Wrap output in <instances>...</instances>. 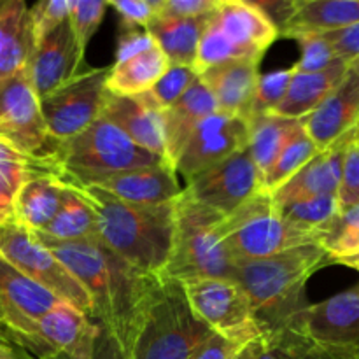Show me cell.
<instances>
[{"label": "cell", "mask_w": 359, "mask_h": 359, "mask_svg": "<svg viewBox=\"0 0 359 359\" xmlns=\"http://www.w3.org/2000/svg\"><path fill=\"white\" fill-rule=\"evenodd\" d=\"M37 237L86 291L93 321L111 330L128 354L147 297L161 277L137 270L98 238L58 242Z\"/></svg>", "instance_id": "1"}, {"label": "cell", "mask_w": 359, "mask_h": 359, "mask_svg": "<svg viewBox=\"0 0 359 359\" xmlns=\"http://www.w3.org/2000/svg\"><path fill=\"white\" fill-rule=\"evenodd\" d=\"M330 265L319 244H305L277 255L235 262V279L251 300L262 335L286 326H300L309 307L307 280Z\"/></svg>", "instance_id": "2"}, {"label": "cell", "mask_w": 359, "mask_h": 359, "mask_svg": "<svg viewBox=\"0 0 359 359\" xmlns=\"http://www.w3.org/2000/svg\"><path fill=\"white\" fill-rule=\"evenodd\" d=\"M97 217L98 241L140 272L161 277L172 251L175 200L160 205H139L86 186L77 188Z\"/></svg>", "instance_id": "3"}, {"label": "cell", "mask_w": 359, "mask_h": 359, "mask_svg": "<svg viewBox=\"0 0 359 359\" xmlns=\"http://www.w3.org/2000/svg\"><path fill=\"white\" fill-rule=\"evenodd\" d=\"M212 333L189 307L181 283L160 279L137 323L128 359H189Z\"/></svg>", "instance_id": "4"}, {"label": "cell", "mask_w": 359, "mask_h": 359, "mask_svg": "<svg viewBox=\"0 0 359 359\" xmlns=\"http://www.w3.org/2000/svg\"><path fill=\"white\" fill-rule=\"evenodd\" d=\"M223 214L202 205L182 189L175 200V224L170 258L161 279H235V259L219 233Z\"/></svg>", "instance_id": "5"}, {"label": "cell", "mask_w": 359, "mask_h": 359, "mask_svg": "<svg viewBox=\"0 0 359 359\" xmlns=\"http://www.w3.org/2000/svg\"><path fill=\"white\" fill-rule=\"evenodd\" d=\"M163 158L137 146L112 123L98 118L60 146L58 177L74 188H86L104 175L156 167Z\"/></svg>", "instance_id": "6"}, {"label": "cell", "mask_w": 359, "mask_h": 359, "mask_svg": "<svg viewBox=\"0 0 359 359\" xmlns=\"http://www.w3.org/2000/svg\"><path fill=\"white\" fill-rule=\"evenodd\" d=\"M219 233L235 262L277 255L305 244H318L312 233L291 226L277 209L272 193L259 189L223 217Z\"/></svg>", "instance_id": "7"}, {"label": "cell", "mask_w": 359, "mask_h": 359, "mask_svg": "<svg viewBox=\"0 0 359 359\" xmlns=\"http://www.w3.org/2000/svg\"><path fill=\"white\" fill-rule=\"evenodd\" d=\"M0 137L41 170L58 175L62 142L53 139L46 128L28 69L0 88Z\"/></svg>", "instance_id": "8"}, {"label": "cell", "mask_w": 359, "mask_h": 359, "mask_svg": "<svg viewBox=\"0 0 359 359\" xmlns=\"http://www.w3.org/2000/svg\"><path fill=\"white\" fill-rule=\"evenodd\" d=\"M0 256L32 283L39 284L53 297L77 309L81 314L93 321V307L86 291L56 259V256L39 241L34 231L27 230L14 219L2 224Z\"/></svg>", "instance_id": "9"}, {"label": "cell", "mask_w": 359, "mask_h": 359, "mask_svg": "<svg viewBox=\"0 0 359 359\" xmlns=\"http://www.w3.org/2000/svg\"><path fill=\"white\" fill-rule=\"evenodd\" d=\"M186 300L196 316L217 335L245 346L262 339L251 300L233 279H189L181 283Z\"/></svg>", "instance_id": "10"}, {"label": "cell", "mask_w": 359, "mask_h": 359, "mask_svg": "<svg viewBox=\"0 0 359 359\" xmlns=\"http://www.w3.org/2000/svg\"><path fill=\"white\" fill-rule=\"evenodd\" d=\"M111 67L81 70L70 81L39 100L49 135L58 142L72 139L102 114Z\"/></svg>", "instance_id": "11"}, {"label": "cell", "mask_w": 359, "mask_h": 359, "mask_svg": "<svg viewBox=\"0 0 359 359\" xmlns=\"http://www.w3.org/2000/svg\"><path fill=\"white\" fill-rule=\"evenodd\" d=\"M259 189H263L262 179L248 146L195 175L184 186L186 195L223 216L233 212Z\"/></svg>", "instance_id": "12"}, {"label": "cell", "mask_w": 359, "mask_h": 359, "mask_svg": "<svg viewBox=\"0 0 359 359\" xmlns=\"http://www.w3.org/2000/svg\"><path fill=\"white\" fill-rule=\"evenodd\" d=\"M249 140V123L241 118L214 112L207 116L193 135L189 137L186 146L182 147L175 172L191 181L195 175L202 174L207 168L221 163L237 151L244 149Z\"/></svg>", "instance_id": "13"}, {"label": "cell", "mask_w": 359, "mask_h": 359, "mask_svg": "<svg viewBox=\"0 0 359 359\" xmlns=\"http://www.w3.org/2000/svg\"><path fill=\"white\" fill-rule=\"evenodd\" d=\"M210 25L237 60L262 62L266 49L279 37V30L263 11L244 0H217Z\"/></svg>", "instance_id": "14"}, {"label": "cell", "mask_w": 359, "mask_h": 359, "mask_svg": "<svg viewBox=\"0 0 359 359\" xmlns=\"http://www.w3.org/2000/svg\"><path fill=\"white\" fill-rule=\"evenodd\" d=\"M58 304L62 300L27 279L0 256V339L34 332L39 319Z\"/></svg>", "instance_id": "15"}, {"label": "cell", "mask_w": 359, "mask_h": 359, "mask_svg": "<svg viewBox=\"0 0 359 359\" xmlns=\"http://www.w3.org/2000/svg\"><path fill=\"white\" fill-rule=\"evenodd\" d=\"M302 123L319 151L356 128L359 125V58L347 65L340 83Z\"/></svg>", "instance_id": "16"}, {"label": "cell", "mask_w": 359, "mask_h": 359, "mask_svg": "<svg viewBox=\"0 0 359 359\" xmlns=\"http://www.w3.org/2000/svg\"><path fill=\"white\" fill-rule=\"evenodd\" d=\"M83 60L69 20L41 39L34 46L27 67L39 100L81 72Z\"/></svg>", "instance_id": "17"}, {"label": "cell", "mask_w": 359, "mask_h": 359, "mask_svg": "<svg viewBox=\"0 0 359 359\" xmlns=\"http://www.w3.org/2000/svg\"><path fill=\"white\" fill-rule=\"evenodd\" d=\"M358 139L356 128L340 137L335 144L319 151L305 167H302L293 177L280 188L272 191V198L277 207L318 196H337L342 179V165L346 149L353 140Z\"/></svg>", "instance_id": "18"}, {"label": "cell", "mask_w": 359, "mask_h": 359, "mask_svg": "<svg viewBox=\"0 0 359 359\" xmlns=\"http://www.w3.org/2000/svg\"><path fill=\"white\" fill-rule=\"evenodd\" d=\"M300 328L316 342L358 349L359 283L328 300L309 305L300 316Z\"/></svg>", "instance_id": "19"}, {"label": "cell", "mask_w": 359, "mask_h": 359, "mask_svg": "<svg viewBox=\"0 0 359 359\" xmlns=\"http://www.w3.org/2000/svg\"><path fill=\"white\" fill-rule=\"evenodd\" d=\"M259 76L258 60H230L210 67L198 77L212 93L217 112L249 123Z\"/></svg>", "instance_id": "20"}, {"label": "cell", "mask_w": 359, "mask_h": 359, "mask_svg": "<svg viewBox=\"0 0 359 359\" xmlns=\"http://www.w3.org/2000/svg\"><path fill=\"white\" fill-rule=\"evenodd\" d=\"M91 186L111 193L123 202L139 203V205H160V203L174 202L184 189L179 184L175 168L168 163L104 175Z\"/></svg>", "instance_id": "21"}, {"label": "cell", "mask_w": 359, "mask_h": 359, "mask_svg": "<svg viewBox=\"0 0 359 359\" xmlns=\"http://www.w3.org/2000/svg\"><path fill=\"white\" fill-rule=\"evenodd\" d=\"M97 328V323L63 302L37 321L41 339L62 359H91Z\"/></svg>", "instance_id": "22"}, {"label": "cell", "mask_w": 359, "mask_h": 359, "mask_svg": "<svg viewBox=\"0 0 359 359\" xmlns=\"http://www.w3.org/2000/svg\"><path fill=\"white\" fill-rule=\"evenodd\" d=\"M214 112H217L216 100L209 88L200 81V77H196L195 83L174 105L161 112L165 160L170 167H175L182 147L186 146L196 126Z\"/></svg>", "instance_id": "23"}, {"label": "cell", "mask_w": 359, "mask_h": 359, "mask_svg": "<svg viewBox=\"0 0 359 359\" xmlns=\"http://www.w3.org/2000/svg\"><path fill=\"white\" fill-rule=\"evenodd\" d=\"M100 118L112 123L137 146L165 160L161 114L144 105L137 97H121L107 91Z\"/></svg>", "instance_id": "24"}, {"label": "cell", "mask_w": 359, "mask_h": 359, "mask_svg": "<svg viewBox=\"0 0 359 359\" xmlns=\"http://www.w3.org/2000/svg\"><path fill=\"white\" fill-rule=\"evenodd\" d=\"M32 51L28 6L23 0H0V88L27 69Z\"/></svg>", "instance_id": "25"}, {"label": "cell", "mask_w": 359, "mask_h": 359, "mask_svg": "<svg viewBox=\"0 0 359 359\" xmlns=\"http://www.w3.org/2000/svg\"><path fill=\"white\" fill-rule=\"evenodd\" d=\"M359 23V0H297L279 35L298 37L326 34Z\"/></svg>", "instance_id": "26"}, {"label": "cell", "mask_w": 359, "mask_h": 359, "mask_svg": "<svg viewBox=\"0 0 359 359\" xmlns=\"http://www.w3.org/2000/svg\"><path fill=\"white\" fill-rule=\"evenodd\" d=\"M65 182L51 172H34L18 193L14 221L34 233H41L60 209Z\"/></svg>", "instance_id": "27"}, {"label": "cell", "mask_w": 359, "mask_h": 359, "mask_svg": "<svg viewBox=\"0 0 359 359\" xmlns=\"http://www.w3.org/2000/svg\"><path fill=\"white\" fill-rule=\"evenodd\" d=\"M170 67L165 53L153 44L142 51L116 58L114 65L109 69L107 91L121 97H135L146 93Z\"/></svg>", "instance_id": "28"}, {"label": "cell", "mask_w": 359, "mask_h": 359, "mask_svg": "<svg viewBox=\"0 0 359 359\" xmlns=\"http://www.w3.org/2000/svg\"><path fill=\"white\" fill-rule=\"evenodd\" d=\"M347 65L349 63L344 60H337L333 65L321 72H294L293 70V79L287 88L286 97L273 111V114L287 119H297V121L307 118L340 83Z\"/></svg>", "instance_id": "29"}, {"label": "cell", "mask_w": 359, "mask_h": 359, "mask_svg": "<svg viewBox=\"0 0 359 359\" xmlns=\"http://www.w3.org/2000/svg\"><path fill=\"white\" fill-rule=\"evenodd\" d=\"M212 11L198 18H191V20H170V18L154 16L146 27V32L151 34L158 48L165 53L170 65L193 67L200 37L212 16Z\"/></svg>", "instance_id": "30"}, {"label": "cell", "mask_w": 359, "mask_h": 359, "mask_svg": "<svg viewBox=\"0 0 359 359\" xmlns=\"http://www.w3.org/2000/svg\"><path fill=\"white\" fill-rule=\"evenodd\" d=\"M258 359H358V349L316 342L300 326H286L262 335Z\"/></svg>", "instance_id": "31"}, {"label": "cell", "mask_w": 359, "mask_h": 359, "mask_svg": "<svg viewBox=\"0 0 359 359\" xmlns=\"http://www.w3.org/2000/svg\"><path fill=\"white\" fill-rule=\"evenodd\" d=\"M298 123L300 121H297V119L283 118V116H277L273 112L252 116L249 119L248 149L251 153L256 168H258L262 186L276 165L279 154L283 153L290 137L293 135Z\"/></svg>", "instance_id": "32"}, {"label": "cell", "mask_w": 359, "mask_h": 359, "mask_svg": "<svg viewBox=\"0 0 359 359\" xmlns=\"http://www.w3.org/2000/svg\"><path fill=\"white\" fill-rule=\"evenodd\" d=\"M37 235L58 242L93 241V238H98L97 217H95L93 207L90 205L86 196L79 189L65 182L62 202H60V209L56 212L55 219Z\"/></svg>", "instance_id": "33"}, {"label": "cell", "mask_w": 359, "mask_h": 359, "mask_svg": "<svg viewBox=\"0 0 359 359\" xmlns=\"http://www.w3.org/2000/svg\"><path fill=\"white\" fill-rule=\"evenodd\" d=\"M34 172H44L0 137V226L14 219L18 193Z\"/></svg>", "instance_id": "34"}, {"label": "cell", "mask_w": 359, "mask_h": 359, "mask_svg": "<svg viewBox=\"0 0 359 359\" xmlns=\"http://www.w3.org/2000/svg\"><path fill=\"white\" fill-rule=\"evenodd\" d=\"M318 153V146L311 139V135L307 133V130H305L304 123L300 119L298 126L294 128L293 135L290 137V140L284 146L283 153L277 158L276 165H273L270 174L263 181V189L270 193L276 191L284 182L290 181L302 167H305Z\"/></svg>", "instance_id": "35"}, {"label": "cell", "mask_w": 359, "mask_h": 359, "mask_svg": "<svg viewBox=\"0 0 359 359\" xmlns=\"http://www.w3.org/2000/svg\"><path fill=\"white\" fill-rule=\"evenodd\" d=\"M318 244L328 255V262L359 255V205L340 210L321 231Z\"/></svg>", "instance_id": "36"}, {"label": "cell", "mask_w": 359, "mask_h": 359, "mask_svg": "<svg viewBox=\"0 0 359 359\" xmlns=\"http://www.w3.org/2000/svg\"><path fill=\"white\" fill-rule=\"evenodd\" d=\"M277 209L291 226L312 233L316 238H319L321 231L340 212L337 196H318V198L287 203V205L277 207Z\"/></svg>", "instance_id": "37"}, {"label": "cell", "mask_w": 359, "mask_h": 359, "mask_svg": "<svg viewBox=\"0 0 359 359\" xmlns=\"http://www.w3.org/2000/svg\"><path fill=\"white\" fill-rule=\"evenodd\" d=\"M196 77L198 76L193 70V67L170 65L167 72L160 77V81L149 91L135 95V97L144 105L161 114L189 90V86L195 83Z\"/></svg>", "instance_id": "38"}, {"label": "cell", "mask_w": 359, "mask_h": 359, "mask_svg": "<svg viewBox=\"0 0 359 359\" xmlns=\"http://www.w3.org/2000/svg\"><path fill=\"white\" fill-rule=\"evenodd\" d=\"M107 7L105 0H74L69 21L74 37H76L77 48L83 56L86 53L91 37L100 27Z\"/></svg>", "instance_id": "39"}, {"label": "cell", "mask_w": 359, "mask_h": 359, "mask_svg": "<svg viewBox=\"0 0 359 359\" xmlns=\"http://www.w3.org/2000/svg\"><path fill=\"white\" fill-rule=\"evenodd\" d=\"M291 79H293V69L273 70V72L259 76L255 105H252V116L269 114V112L276 111L286 97Z\"/></svg>", "instance_id": "40"}, {"label": "cell", "mask_w": 359, "mask_h": 359, "mask_svg": "<svg viewBox=\"0 0 359 359\" xmlns=\"http://www.w3.org/2000/svg\"><path fill=\"white\" fill-rule=\"evenodd\" d=\"M74 0H42L28 9L34 46L44 39L49 32L69 20Z\"/></svg>", "instance_id": "41"}, {"label": "cell", "mask_w": 359, "mask_h": 359, "mask_svg": "<svg viewBox=\"0 0 359 359\" xmlns=\"http://www.w3.org/2000/svg\"><path fill=\"white\" fill-rule=\"evenodd\" d=\"M297 41L302 55L300 60L293 65L294 72H321L339 60L321 34L304 35Z\"/></svg>", "instance_id": "42"}, {"label": "cell", "mask_w": 359, "mask_h": 359, "mask_svg": "<svg viewBox=\"0 0 359 359\" xmlns=\"http://www.w3.org/2000/svg\"><path fill=\"white\" fill-rule=\"evenodd\" d=\"M340 210L359 205V144L358 139L347 146L342 165L339 193H337Z\"/></svg>", "instance_id": "43"}, {"label": "cell", "mask_w": 359, "mask_h": 359, "mask_svg": "<svg viewBox=\"0 0 359 359\" xmlns=\"http://www.w3.org/2000/svg\"><path fill=\"white\" fill-rule=\"evenodd\" d=\"M217 0H153L154 16L170 20H191L210 13Z\"/></svg>", "instance_id": "44"}, {"label": "cell", "mask_w": 359, "mask_h": 359, "mask_svg": "<svg viewBox=\"0 0 359 359\" xmlns=\"http://www.w3.org/2000/svg\"><path fill=\"white\" fill-rule=\"evenodd\" d=\"M107 6L119 14L126 30H137V27L146 30L154 18L153 0H109Z\"/></svg>", "instance_id": "45"}, {"label": "cell", "mask_w": 359, "mask_h": 359, "mask_svg": "<svg viewBox=\"0 0 359 359\" xmlns=\"http://www.w3.org/2000/svg\"><path fill=\"white\" fill-rule=\"evenodd\" d=\"M321 35L326 39L333 55L339 60L351 63L359 58V23L335 32H326Z\"/></svg>", "instance_id": "46"}, {"label": "cell", "mask_w": 359, "mask_h": 359, "mask_svg": "<svg viewBox=\"0 0 359 359\" xmlns=\"http://www.w3.org/2000/svg\"><path fill=\"white\" fill-rule=\"evenodd\" d=\"M242 347L244 346L226 339V337L212 333L189 359H233Z\"/></svg>", "instance_id": "47"}, {"label": "cell", "mask_w": 359, "mask_h": 359, "mask_svg": "<svg viewBox=\"0 0 359 359\" xmlns=\"http://www.w3.org/2000/svg\"><path fill=\"white\" fill-rule=\"evenodd\" d=\"M91 359H128V354L111 330L98 325Z\"/></svg>", "instance_id": "48"}, {"label": "cell", "mask_w": 359, "mask_h": 359, "mask_svg": "<svg viewBox=\"0 0 359 359\" xmlns=\"http://www.w3.org/2000/svg\"><path fill=\"white\" fill-rule=\"evenodd\" d=\"M294 2H297V0H262V2L255 4L263 11V14L276 25V28L280 34L284 25L287 23V20H290L291 14H293Z\"/></svg>", "instance_id": "49"}, {"label": "cell", "mask_w": 359, "mask_h": 359, "mask_svg": "<svg viewBox=\"0 0 359 359\" xmlns=\"http://www.w3.org/2000/svg\"><path fill=\"white\" fill-rule=\"evenodd\" d=\"M259 349H262V339H256L252 342L245 344L237 354H235L233 359H258Z\"/></svg>", "instance_id": "50"}, {"label": "cell", "mask_w": 359, "mask_h": 359, "mask_svg": "<svg viewBox=\"0 0 359 359\" xmlns=\"http://www.w3.org/2000/svg\"><path fill=\"white\" fill-rule=\"evenodd\" d=\"M0 359H20L18 358L16 351L2 339H0Z\"/></svg>", "instance_id": "51"}, {"label": "cell", "mask_w": 359, "mask_h": 359, "mask_svg": "<svg viewBox=\"0 0 359 359\" xmlns=\"http://www.w3.org/2000/svg\"><path fill=\"white\" fill-rule=\"evenodd\" d=\"M333 263H339V265L349 266V269H353V270H356V272H359V255L347 256V258L337 259V262H333Z\"/></svg>", "instance_id": "52"}, {"label": "cell", "mask_w": 359, "mask_h": 359, "mask_svg": "<svg viewBox=\"0 0 359 359\" xmlns=\"http://www.w3.org/2000/svg\"><path fill=\"white\" fill-rule=\"evenodd\" d=\"M356 132H358V137H359V125L356 126Z\"/></svg>", "instance_id": "53"}, {"label": "cell", "mask_w": 359, "mask_h": 359, "mask_svg": "<svg viewBox=\"0 0 359 359\" xmlns=\"http://www.w3.org/2000/svg\"><path fill=\"white\" fill-rule=\"evenodd\" d=\"M358 359H359V347H358Z\"/></svg>", "instance_id": "54"}, {"label": "cell", "mask_w": 359, "mask_h": 359, "mask_svg": "<svg viewBox=\"0 0 359 359\" xmlns=\"http://www.w3.org/2000/svg\"><path fill=\"white\" fill-rule=\"evenodd\" d=\"M358 144H359V137H358Z\"/></svg>", "instance_id": "55"}]
</instances>
